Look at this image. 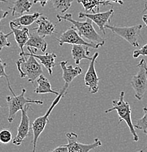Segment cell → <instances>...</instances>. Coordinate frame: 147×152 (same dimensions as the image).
Returning <instances> with one entry per match:
<instances>
[{
	"mask_svg": "<svg viewBox=\"0 0 147 152\" xmlns=\"http://www.w3.org/2000/svg\"><path fill=\"white\" fill-rule=\"evenodd\" d=\"M56 18L59 22L66 20L72 23V26L76 30L79 35L87 39L89 42L97 44L101 47L103 46L105 44V39L96 31L93 26L92 21L88 18H86V20L84 21H78L72 19V15L71 13H66L64 15L58 14L56 15Z\"/></svg>",
	"mask_w": 147,
	"mask_h": 152,
	"instance_id": "1",
	"label": "cell"
},
{
	"mask_svg": "<svg viewBox=\"0 0 147 152\" xmlns=\"http://www.w3.org/2000/svg\"><path fill=\"white\" fill-rule=\"evenodd\" d=\"M20 58L16 61V66L19 72L20 78L27 77L28 82L34 85V82L42 75V64L38 62L37 58L28 53L19 55Z\"/></svg>",
	"mask_w": 147,
	"mask_h": 152,
	"instance_id": "2",
	"label": "cell"
},
{
	"mask_svg": "<svg viewBox=\"0 0 147 152\" xmlns=\"http://www.w3.org/2000/svg\"><path fill=\"white\" fill-rule=\"evenodd\" d=\"M116 110L117 112L119 119H118V124L121 123V121H124L127 124L131 134L132 135L134 141H138L139 137L135 130V126L132 122V118H131V106L130 104L127 101L124 100V91H121L119 95V99H113L112 101V107L110 108L107 109L105 110V113H108L110 112Z\"/></svg>",
	"mask_w": 147,
	"mask_h": 152,
	"instance_id": "3",
	"label": "cell"
},
{
	"mask_svg": "<svg viewBox=\"0 0 147 152\" xmlns=\"http://www.w3.org/2000/svg\"><path fill=\"white\" fill-rule=\"evenodd\" d=\"M69 87V84L67 83H64V86L61 88V91L59 92V94L56 96V97L53 99L52 102L51 104H50V107L47 112L44 114L42 116H39L38 118H36L32 123H31V129H32L33 132V140H32V145H33V149L32 152L36 151V148H37V143L38 138L42 132H43L45 129V126L49 122V115L51 113L53 109L56 107V105L59 103V102L61 99V98L67 94V88Z\"/></svg>",
	"mask_w": 147,
	"mask_h": 152,
	"instance_id": "4",
	"label": "cell"
},
{
	"mask_svg": "<svg viewBox=\"0 0 147 152\" xmlns=\"http://www.w3.org/2000/svg\"><path fill=\"white\" fill-rule=\"evenodd\" d=\"M26 88H22L21 93L19 95H12V96H6V101L8 105V117H7V121L9 123H12L15 118V115L19 110L24 108L25 106L28 104H42L43 102L40 99H32L31 98L25 97L26 94Z\"/></svg>",
	"mask_w": 147,
	"mask_h": 152,
	"instance_id": "5",
	"label": "cell"
},
{
	"mask_svg": "<svg viewBox=\"0 0 147 152\" xmlns=\"http://www.w3.org/2000/svg\"><path fill=\"white\" fill-rule=\"evenodd\" d=\"M139 70L136 75L132 76L130 84L135 91V97L141 100L147 91V64L142 58L137 65Z\"/></svg>",
	"mask_w": 147,
	"mask_h": 152,
	"instance_id": "6",
	"label": "cell"
},
{
	"mask_svg": "<svg viewBox=\"0 0 147 152\" xmlns=\"http://www.w3.org/2000/svg\"><path fill=\"white\" fill-rule=\"evenodd\" d=\"M142 28H143V26L141 24H137L132 26H124V27L110 26L108 24L105 26V28L110 29L113 34L125 39L131 45L135 48L139 47L138 38L140 37Z\"/></svg>",
	"mask_w": 147,
	"mask_h": 152,
	"instance_id": "7",
	"label": "cell"
},
{
	"mask_svg": "<svg viewBox=\"0 0 147 152\" xmlns=\"http://www.w3.org/2000/svg\"><path fill=\"white\" fill-rule=\"evenodd\" d=\"M56 40L59 42L60 46H62L64 44H70V45H83L92 48H99L101 47L97 44L91 43V42L85 41L81 36L79 35L76 30L74 28L73 26H71L68 29L62 33L59 36V38H56Z\"/></svg>",
	"mask_w": 147,
	"mask_h": 152,
	"instance_id": "8",
	"label": "cell"
},
{
	"mask_svg": "<svg viewBox=\"0 0 147 152\" xmlns=\"http://www.w3.org/2000/svg\"><path fill=\"white\" fill-rule=\"evenodd\" d=\"M67 138V147L68 152H89L102 145V142L98 138L94 139V141L90 144H83L78 141V136L75 132L66 133Z\"/></svg>",
	"mask_w": 147,
	"mask_h": 152,
	"instance_id": "9",
	"label": "cell"
},
{
	"mask_svg": "<svg viewBox=\"0 0 147 152\" xmlns=\"http://www.w3.org/2000/svg\"><path fill=\"white\" fill-rule=\"evenodd\" d=\"M29 107L30 104H28L25 106L24 108L20 110L21 111V118H20L19 126L18 127V132H17L16 136L12 140V143L14 145H21L23 140L29 136L30 129L31 128L29 117L27 114V111Z\"/></svg>",
	"mask_w": 147,
	"mask_h": 152,
	"instance_id": "10",
	"label": "cell"
},
{
	"mask_svg": "<svg viewBox=\"0 0 147 152\" xmlns=\"http://www.w3.org/2000/svg\"><path fill=\"white\" fill-rule=\"evenodd\" d=\"M114 10L113 8L110 9L108 11L103 12H93V13H88V12H78V18H88L91 21L96 23V25L99 27V30L102 32V34H105V26L110 23V18L113 15Z\"/></svg>",
	"mask_w": 147,
	"mask_h": 152,
	"instance_id": "11",
	"label": "cell"
},
{
	"mask_svg": "<svg viewBox=\"0 0 147 152\" xmlns=\"http://www.w3.org/2000/svg\"><path fill=\"white\" fill-rule=\"evenodd\" d=\"M98 56L99 53L97 52L94 53L84 76V83L86 86L88 87V90L91 94H96L99 91V78L98 77L95 69V62Z\"/></svg>",
	"mask_w": 147,
	"mask_h": 152,
	"instance_id": "12",
	"label": "cell"
},
{
	"mask_svg": "<svg viewBox=\"0 0 147 152\" xmlns=\"http://www.w3.org/2000/svg\"><path fill=\"white\" fill-rule=\"evenodd\" d=\"M27 49L29 51L28 54L35 57L37 60H39L40 64L45 66V69L48 70L49 75H53V68L55 66V61L56 58V53L52 52V53H45L43 55H39L36 54L30 47H27Z\"/></svg>",
	"mask_w": 147,
	"mask_h": 152,
	"instance_id": "13",
	"label": "cell"
},
{
	"mask_svg": "<svg viewBox=\"0 0 147 152\" xmlns=\"http://www.w3.org/2000/svg\"><path fill=\"white\" fill-rule=\"evenodd\" d=\"M36 23L38 27L34 28L33 30L35 31V32L39 35L46 37V36L52 35L54 33L56 25L53 24L45 15H41L36 20Z\"/></svg>",
	"mask_w": 147,
	"mask_h": 152,
	"instance_id": "14",
	"label": "cell"
},
{
	"mask_svg": "<svg viewBox=\"0 0 147 152\" xmlns=\"http://www.w3.org/2000/svg\"><path fill=\"white\" fill-rule=\"evenodd\" d=\"M10 29L12 30V34H14L16 43L20 49V53L19 55L24 53L23 47L26 46V44L29 39V28L26 27H15L13 25L10 23Z\"/></svg>",
	"mask_w": 147,
	"mask_h": 152,
	"instance_id": "15",
	"label": "cell"
},
{
	"mask_svg": "<svg viewBox=\"0 0 147 152\" xmlns=\"http://www.w3.org/2000/svg\"><path fill=\"white\" fill-rule=\"evenodd\" d=\"M67 63L68 61H62L59 62V65L62 69V79L66 83L69 84L77 76L82 73V69L78 65H67Z\"/></svg>",
	"mask_w": 147,
	"mask_h": 152,
	"instance_id": "16",
	"label": "cell"
},
{
	"mask_svg": "<svg viewBox=\"0 0 147 152\" xmlns=\"http://www.w3.org/2000/svg\"><path fill=\"white\" fill-rule=\"evenodd\" d=\"M42 15L41 12H34L31 14H24L20 15L18 18H16L11 20V24L13 25L15 27H21V26H27L32 24L34 22L38 19L39 17Z\"/></svg>",
	"mask_w": 147,
	"mask_h": 152,
	"instance_id": "17",
	"label": "cell"
},
{
	"mask_svg": "<svg viewBox=\"0 0 147 152\" xmlns=\"http://www.w3.org/2000/svg\"><path fill=\"white\" fill-rule=\"evenodd\" d=\"M88 48L89 47L83 45H72L71 53L75 64L78 65L83 59L91 61L92 57L89 56L90 51L88 50Z\"/></svg>",
	"mask_w": 147,
	"mask_h": 152,
	"instance_id": "18",
	"label": "cell"
},
{
	"mask_svg": "<svg viewBox=\"0 0 147 152\" xmlns=\"http://www.w3.org/2000/svg\"><path fill=\"white\" fill-rule=\"evenodd\" d=\"M26 47H30L36 50H40L42 52H45L48 43L45 40V37L39 35L37 33L32 32L30 34L29 39L26 44Z\"/></svg>",
	"mask_w": 147,
	"mask_h": 152,
	"instance_id": "19",
	"label": "cell"
},
{
	"mask_svg": "<svg viewBox=\"0 0 147 152\" xmlns=\"http://www.w3.org/2000/svg\"><path fill=\"white\" fill-rule=\"evenodd\" d=\"M36 80H37V86L34 89L35 94H49V93H51L56 96H58L59 94V92L52 89L50 81L47 77H45L43 75V74L39 75V77Z\"/></svg>",
	"mask_w": 147,
	"mask_h": 152,
	"instance_id": "20",
	"label": "cell"
},
{
	"mask_svg": "<svg viewBox=\"0 0 147 152\" xmlns=\"http://www.w3.org/2000/svg\"><path fill=\"white\" fill-rule=\"evenodd\" d=\"M32 7V3L29 0H16L12 3V7H10L12 12V16L22 15L24 12H29Z\"/></svg>",
	"mask_w": 147,
	"mask_h": 152,
	"instance_id": "21",
	"label": "cell"
},
{
	"mask_svg": "<svg viewBox=\"0 0 147 152\" xmlns=\"http://www.w3.org/2000/svg\"><path fill=\"white\" fill-rule=\"evenodd\" d=\"M78 3H80L86 12H94V9L97 8V11L99 12L100 5L106 6L105 1L99 0H77Z\"/></svg>",
	"mask_w": 147,
	"mask_h": 152,
	"instance_id": "22",
	"label": "cell"
},
{
	"mask_svg": "<svg viewBox=\"0 0 147 152\" xmlns=\"http://www.w3.org/2000/svg\"><path fill=\"white\" fill-rule=\"evenodd\" d=\"M74 0H51L53 8L60 13H64L70 8Z\"/></svg>",
	"mask_w": 147,
	"mask_h": 152,
	"instance_id": "23",
	"label": "cell"
},
{
	"mask_svg": "<svg viewBox=\"0 0 147 152\" xmlns=\"http://www.w3.org/2000/svg\"><path fill=\"white\" fill-rule=\"evenodd\" d=\"M143 110L144 112V115H143L142 118H139L137 120L135 124L134 125V126L136 129H140V130H143L144 132L145 130L147 129V107H143Z\"/></svg>",
	"mask_w": 147,
	"mask_h": 152,
	"instance_id": "24",
	"label": "cell"
},
{
	"mask_svg": "<svg viewBox=\"0 0 147 152\" xmlns=\"http://www.w3.org/2000/svg\"><path fill=\"white\" fill-rule=\"evenodd\" d=\"M6 66H7V64H6L5 62H4V61L1 60V58H0V77H5L6 80H7V86H8L9 89H10V91H11V93H12V95H14L15 94L14 93L13 90H12V87H11V86H10V80H9L8 75H7V74L6 73V72H5Z\"/></svg>",
	"mask_w": 147,
	"mask_h": 152,
	"instance_id": "25",
	"label": "cell"
},
{
	"mask_svg": "<svg viewBox=\"0 0 147 152\" xmlns=\"http://www.w3.org/2000/svg\"><path fill=\"white\" fill-rule=\"evenodd\" d=\"M12 34V31L7 34H4L3 31H0V52L4 47H10L11 44L8 41V37Z\"/></svg>",
	"mask_w": 147,
	"mask_h": 152,
	"instance_id": "26",
	"label": "cell"
},
{
	"mask_svg": "<svg viewBox=\"0 0 147 152\" xmlns=\"http://www.w3.org/2000/svg\"><path fill=\"white\" fill-rule=\"evenodd\" d=\"M12 140V133L8 129H3L0 132V142L3 144L9 143Z\"/></svg>",
	"mask_w": 147,
	"mask_h": 152,
	"instance_id": "27",
	"label": "cell"
},
{
	"mask_svg": "<svg viewBox=\"0 0 147 152\" xmlns=\"http://www.w3.org/2000/svg\"><path fill=\"white\" fill-rule=\"evenodd\" d=\"M140 56H147V43L140 48V49H137L133 51V53H132L133 58H137Z\"/></svg>",
	"mask_w": 147,
	"mask_h": 152,
	"instance_id": "28",
	"label": "cell"
},
{
	"mask_svg": "<svg viewBox=\"0 0 147 152\" xmlns=\"http://www.w3.org/2000/svg\"><path fill=\"white\" fill-rule=\"evenodd\" d=\"M49 152H68V148H67L66 145H59L57 148L53 149V151H50Z\"/></svg>",
	"mask_w": 147,
	"mask_h": 152,
	"instance_id": "29",
	"label": "cell"
},
{
	"mask_svg": "<svg viewBox=\"0 0 147 152\" xmlns=\"http://www.w3.org/2000/svg\"><path fill=\"white\" fill-rule=\"evenodd\" d=\"M102 1H105L106 5H112L110 2L118 3V4H121V5L124 4V0H102Z\"/></svg>",
	"mask_w": 147,
	"mask_h": 152,
	"instance_id": "30",
	"label": "cell"
},
{
	"mask_svg": "<svg viewBox=\"0 0 147 152\" xmlns=\"http://www.w3.org/2000/svg\"><path fill=\"white\" fill-rule=\"evenodd\" d=\"M49 1H51V0H34V1H33V3H34V4L39 3L41 5V7H44L45 5H46V4Z\"/></svg>",
	"mask_w": 147,
	"mask_h": 152,
	"instance_id": "31",
	"label": "cell"
},
{
	"mask_svg": "<svg viewBox=\"0 0 147 152\" xmlns=\"http://www.w3.org/2000/svg\"><path fill=\"white\" fill-rule=\"evenodd\" d=\"M9 12L7 10H4L0 8V21H1L2 19L5 18L8 15Z\"/></svg>",
	"mask_w": 147,
	"mask_h": 152,
	"instance_id": "32",
	"label": "cell"
},
{
	"mask_svg": "<svg viewBox=\"0 0 147 152\" xmlns=\"http://www.w3.org/2000/svg\"><path fill=\"white\" fill-rule=\"evenodd\" d=\"M142 20L144 22L145 25H146L147 27V14H145V15H143V16H142Z\"/></svg>",
	"mask_w": 147,
	"mask_h": 152,
	"instance_id": "33",
	"label": "cell"
},
{
	"mask_svg": "<svg viewBox=\"0 0 147 152\" xmlns=\"http://www.w3.org/2000/svg\"><path fill=\"white\" fill-rule=\"evenodd\" d=\"M146 10H147V1L145 3V4H144V9H143V12H145Z\"/></svg>",
	"mask_w": 147,
	"mask_h": 152,
	"instance_id": "34",
	"label": "cell"
},
{
	"mask_svg": "<svg viewBox=\"0 0 147 152\" xmlns=\"http://www.w3.org/2000/svg\"><path fill=\"white\" fill-rule=\"evenodd\" d=\"M0 2H6V3H7V2H8V1H7V0H0Z\"/></svg>",
	"mask_w": 147,
	"mask_h": 152,
	"instance_id": "35",
	"label": "cell"
},
{
	"mask_svg": "<svg viewBox=\"0 0 147 152\" xmlns=\"http://www.w3.org/2000/svg\"><path fill=\"white\" fill-rule=\"evenodd\" d=\"M144 132V133H145V134H146V136H147V129H146V130H145V131H144V132Z\"/></svg>",
	"mask_w": 147,
	"mask_h": 152,
	"instance_id": "36",
	"label": "cell"
},
{
	"mask_svg": "<svg viewBox=\"0 0 147 152\" xmlns=\"http://www.w3.org/2000/svg\"><path fill=\"white\" fill-rule=\"evenodd\" d=\"M135 152H143V150H140V151H135Z\"/></svg>",
	"mask_w": 147,
	"mask_h": 152,
	"instance_id": "37",
	"label": "cell"
},
{
	"mask_svg": "<svg viewBox=\"0 0 147 152\" xmlns=\"http://www.w3.org/2000/svg\"><path fill=\"white\" fill-rule=\"evenodd\" d=\"M0 109H1V106H0Z\"/></svg>",
	"mask_w": 147,
	"mask_h": 152,
	"instance_id": "38",
	"label": "cell"
},
{
	"mask_svg": "<svg viewBox=\"0 0 147 152\" xmlns=\"http://www.w3.org/2000/svg\"><path fill=\"white\" fill-rule=\"evenodd\" d=\"M99 1H101V0H99Z\"/></svg>",
	"mask_w": 147,
	"mask_h": 152,
	"instance_id": "39",
	"label": "cell"
}]
</instances>
